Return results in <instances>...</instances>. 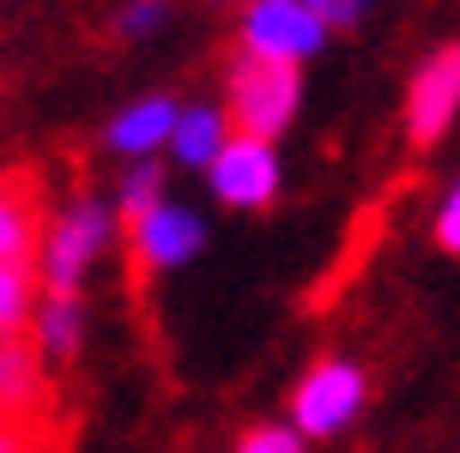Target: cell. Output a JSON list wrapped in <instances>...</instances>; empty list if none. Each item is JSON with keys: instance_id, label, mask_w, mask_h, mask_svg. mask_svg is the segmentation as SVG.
Wrapping results in <instances>:
<instances>
[{"instance_id": "1", "label": "cell", "mask_w": 460, "mask_h": 453, "mask_svg": "<svg viewBox=\"0 0 460 453\" xmlns=\"http://www.w3.org/2000/svg\"><path fill=\"white\" fill-rule=\"evenodd\" d=\"M297 109V67L291 61H261L243 55L230 67V127L249 139H273Z\"/></svg>"}, {"instance_id": "2", "label": "cell", "mask_w": 460, "mask_h": 453, "mask_svg": "<svg viewBox=\"0 0 460 453\" xmlns=\"http://www.w3.org/2000/svg\"><path fill=\"white\" fill-rule=\"evenodd\" d=\"M327 37V24L303 6V0H249L243 13V55H261V61H291L297 67L303 55H315Z\"/></svg>"}, {"instance_id": "3", "label": "cell", "mask_w": 460, "mask_h": 453, "mask_svg": "<svg viewBox=\"0 0 460 453\" xmlns=\"http://www.w3.org/2000/svg\"><path fill=\"white\" fill-rule=\"evenodd\" d=\"M110 242V212L97 200H73L43 242V278L49 291H79V272L97 260V248Z\"/></svg>"}, {"instance_id": "4", "label": "cell", "mask_w": 460, "mask_h": 453, "mask_svg": "<svg viewBox=\"0 0 460 453\" xmlns=\"http://www.w3.org/2000/svg\"><path fill=\"white\" fill-rule=\"evenodd\" d=\"M212 194L225 205H236V212L273 205V194H279L273 145H267V139H249V134H230V145L218 152V163H212Z\"/></svg>"}, {"instance_id": "5", "label": "cell", "mask_w": 460, "mask_h": 453, "mask_svg": "<svg viewBox=\"0 0 460 453\" xmlns=\"http://www.w3.org/2000/svg\"><path fill=\"white\" fill-rule=\"evenodd\" d=\"M364 405V375L351 369V362H315L297 387V430L303 435H333L345 430L351 417Z\"/></svg>"}, {"instance_id": "6", "label": "cell", "mask_w": 460, "mask_h": 453, "mask_svg": "<svg viewBox=\"0 0 460 453\" xmlns=\"http://www.w3.org/2000/svg\"><path fill=\"white\" fill-rule=\"evenodd\" d=\"M460 103V43L437 48L412 79V97H406V127H412V145H437V134L455 121Z\"/></svg>"}, {"instance_id": "7", "label": "cell", "mask_w": 460, "mask_h": 453, "mask_svg": "<svg viewBox=\"0 0 460 453\" xmlns=\"http://www.w3.org/2000/svg\"><path fill=\"white\" fill-rule=\"evenodd\" d=\"M43 242V181L31 163L0 170V260H24Z\"/></svg>"}, {"instance_id": "8", "label": "cell", "mask_w": 460, "mask_h": 453, "mask_svg": "<svg viewBox=\"0 0 460 453\" xmlns=\"http://www.w3.org/2000/svg\"><path fill=\"white\" fill-rule=\"evenodd\" d=\"M134 242V254H128V272H134L139 284H146V272H164L176 266V260H188V254L207 242V224L194 218V212H176V205H158L146 224L128 236Z\"/></svg>"}, {"instance_id": "9", "label": "cell", "mask_w": 460, "mask_h": 453, "mask_svg": "<svg viewBox=\"0 0 460 453\" xmlns=\"http://www.w3.org/2000/svg\"><path fill=\"white\" fill-rule=\"evenodd\" d=\"M176 127H182L176 103H170V97H152V103H134L128 115H115L110 145L128 152V158H146V152H158L164 139H176Z\"/></svg>"}, {"instance_id": "10", "label": "cell", "mask_w": 460, "mask_h": 453, "mask_svg": "<svg viewBox=\"0 0 460 453\" xmlns=\"http://www.w3.org/2000/svg\"><path fill=\"white\" fill-rule=\"evenodd\" d=\"M37 344H43V357H73L79 351V296L73 291H49V302L37 309Z\"/></svg>"}, {"instance_id": "11", "label": "cell", "mask_w": 460, "mask_h": 453, "mask_svg": "<svg viewBox=\"0 0 460 453\" xmlns=\"http://www.w3.org/2000/svg\"><path fill=\"white\" fill-rule=\"evenodd\" d=\"M225 121H230V115H218V109H188L182 127H176V139H170V145H176V158H182V163H207V170H212L218 152L230 145Z\"/></svg>"}, {"instance_id": "12", "label": "cell", "mask_w": 460, "mask_h": 453, "mask_svg": "<svg viewBox=\"0 0 460 453\" xmlns=\"http://www.w3.org/2000/svg\"><path fill=\"white\" fill-rule=\"evenodd\" d=\"M158 205H164V170H158V163H146V170H134V176H128V187H121V205H115V218H121V230H128V236H134V230L146 224V218H152Z\"/></svg>"}, {"instance_id": "13", "label": "cell", "mask_w": 460, "mask_h": 453, "mask_svg": "<svg viewBox=\"0 0 460 453\" xmlns=\"http://www.w3.org/2000/svg\"><path fill=\"white\" fill-rule=\"evenodd\" d=\"M37 302V278L24 260H0V333H19Z\"/></svg>"}, {"instance_id": "14", "label": "cell", "mask_w": 460, "mask_h": 453, "mask_svg": "<svg viewBox=\"0 0 460 453\" xmlns=\"http://www.w3.org/2000/svg\"><path fill=\"white\" fill-rule=\"evenodd\" d=\"M236 453H303V430H285V423H261L236 441Z\"/></svg>"}, {"instance_id": "15", "label": "cell", "mask_w": 460, "mask_h": 453, "mask_svg": "<svg viewBox=\"0 0 460 453\" xmlns=\"http://www.w3.org/2000/svg\"><path fill=\"white\" fill-rule=\"evenodd\" d=\"M303 6H309L327 30H333V24H340V30H351V24L364 19V0H303Z\"/></svg>"}, {"instance_id": "16", "label": "cell", "mask_w": 460, "mask_h": 453, "mask_svg": "<svg viewBox=\"0 0 460 453\" xmlns=\"http://www.w3.org/2000/svg\"><path fill=\"white\" fill-rule=\"evenodd\" d=\"M158 19H164V0H139V6H128V13H121V37H146Z\"/></svg>"}, {"instance_id": "17", "label": "cell", "mask_w": 460, "mask_h": 453, "mask_svg": "<svg viewBox=\"0 0 460 453\" xmlns=\"http://www.w3.org/2000/svg\"><path fill=\"white\" fill-rule=\"evenodd\" d=\"M437 242L448 254H460V187L448 194V205H442V218H437Z\"/></svg>"}]
</instances>
